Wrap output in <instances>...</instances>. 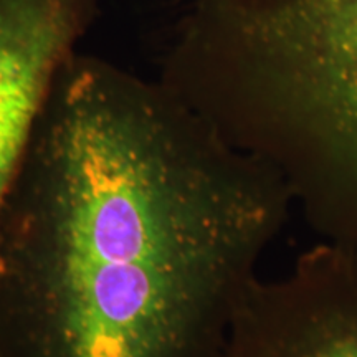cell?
<instances>
[{"label":"cell","mask_w":357,"mask_h":357,"mask_svg":"<svg viewBox=\"0 0 357 357\" xmlns=\"http://www.w3.org/2000/svg\"><path fill=\"white\" fill-rule=\"evenodd\" d=\"M167 78L321 240L357 250V0H190Z\"/></svg>","instance_id":"cell-2"},{"label":"cell","mask_w":357,"mask_h":357,"mask_svg":"<svg viewBox=\"0 0 357 357\" xmlns=\"http://www.w3.org/2000/svg\"><path fill=\"white\" fill-rule=\"evenodd\" d=\"M293 207L159 79L75 52L0 212V357H218Z\"/></svg>","instance_id":"cell-1"},{"label":"cell","mask_w":357,"mask_h":357,"mask_svg":"<svg viewBox=\"0 0 357 357\" xmlns=\"http://www.w3.org/2000/svg\"><path fill=\"white\" fill-rule=\"evenodd\" d=\"M218 357H357V250L321 240L287 275L258 278Z\"/></svg>","instance_id":"cell-3"},{"label":"cell","mask_w":357,"mask_h":357,"mask_svg":"<svg viewBox=\"0 0 357 357\" xmlns=\"http://www.w3.org/2000/svg\"><path fill=\"white\" fill-rule=\"evenodd\" d=\"M96 0H0V212L61 65Z\"/></svg>","instance_id":"cell-4"}]
</instances>
